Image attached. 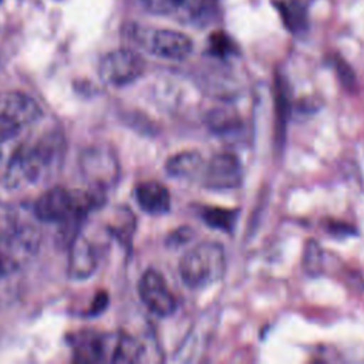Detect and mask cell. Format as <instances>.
Here are the masks:
<instances>
[{"mask_svg": "<svg viewBox=\"0 0 364 364\" xmlns=\"http://www.w3.org/2000/svg\"><path fill=\"white\" fill-rule=\"evenodd\" d=\"M64 151V139L57 131L47 132L36 141L20 145L6 169V185L20 188L36 183L57 168Z\"/></svg>", "mask_w": 364, "mask_h": 364, "instance_id": "6da1fadb", "label": "cell"}, {"mask_svg": "<svg viewBox=\"0 0 364 364\" xmlns=\"http://www.w3.org/2000/svg\"><path fill=\"white\" fill-rule=\"evenodd\" d=\"M102 192H85L54 186L46 191L34 203V213L43 222L68 223L84 218L102 203Z\"/></svg>", "mask_w": 364, "mask_h": 364, "instance_id": "7a4b0ae2", "label": "cell"}, {"mask_svg": "<svg viewBox=\"0 0 364 364\" xmlns=\"http://www.w3.org/2000/svg\"><path fill=\"white\" fill-rule=\"evenodd\" d=\"M226 269L223 246L202 242L186 252L179 262L182 282L191 289H202L218 282Z\"/></svg>", "mask_w": 364, "mask_h": 364, "instance_id": "3957f363", "label": "cell"}, {"mask_svg": "<svg viewBox=\"0 0 364 364\" xmlns=\"http://www.w3.org/2000/svg\"><path fill=\"white\" fill-rule=\"evenodd\" d=\"M40 117L41 108L30 95L20 91L0 92V142L14 138Z\"/></svg>", "mask_w": 364, "mask_h": 364, "instance_id": "277c9868", "label": "cell"}, {"mask_svg": "<svg viewBox=\"0 0 364 364\" xmlns=\"http://www.w3.org/2000/svg\"><path fill=\"white\" fill-rule=\"evenodd\" d=\"M145 70L144 58L128 48L114 50L105 54L100 63V77L104 82L122 87L134 82Z\"/></svg>", "mask_w": 364, "mask_h": 364, "instance_id": "5b68a950", "label": "cell"}, {"mask_svg": "<svg viewBox=\"0 0 364 364\" xmlns=\"http://www.w3.org/2000/svg\"><path fill=\"white\" fill-rule=\"evenodd\" d=\"M80 166L85 179L98 191L111 186L118 176V164L109 148L90 146L80 159Z\"/></svg>", "mask_w": 364, "mask_h": 364, "instance_id": "8992f818", "label": "cell"}, {"mask_svg": "<svg viewBox=\"0 0 364 364\" xmlns=\"http://www.w3.org/2000/svg\"><path fill=\"white\" fill-rule=\"evenodd\" d=\"M138 293L149 311L159 317L171 316L176 309L175 297L158 270L148 269L142 274L138 284Z\"/></svg>", "mask_w": 364, "mask_h": 364, "instance_id": "52a82bcc", "label": "cell"}, {"mask_svg": "<svg viewBox=\"0 0 364 364\" xmlns=\"http://www.w3.org/2000/svg\"><path fill=\"white\" fill-rule=\"evenodd\" d=\"M243 168L236 155L230 152L216 154L208 164L203 173L206 188L222 191L233 189L242 183Z\"/></svg>", "mask_w": 364, "mask_h": 364, "instance_id": "ba28073f", "label": "cell"}, {"mask_svg": "<svg viewBox=\"0 0 364 364\" xmlns=\"http://www.w3.org/2000/svg\"><path fill=\"white\" fill-rule=\"evenodd\" d=\"M145 47L155 55L166 60H185L193 48L191 37L176 30H155L144 40Z\"/></svg>", "mask_w": 364, "mask_h": 364, "instance_id": "9c48e42d", "label": "cell"}, {"mask_svg": "<svg viewBox=\"0 0 364 364\" xmlns=\"http://www.w3.org/2000/svg\"><path fill=\"white\" fill-rule=\"evenodd\" d=\"M98 264L95 246L82 235L73 237L68 253V276L74 280H84L94 274Z\"/></svg>", "mask_w": 364, "mask_h": 364, "instance_id": "30bf717a", "label": "cell"}, {"mask_svg": "<svg viewBox=\"0 0 364 364\" xmlns=\"http://www.w3.org/2000/svg\"><path fill=\"white\" fill-rule=\"evenodd\" d=\"M135 199L139 208L149 215H164L171 208L168 189L155 181L139 183L135 188Z\"/></svg>", "mask_w": 364, "mask_h": 364, "instance_id": "8fae6325", "label": "cell"}, {"mask_svg": "<svg viewBox=\"0 0 364 364\" xmlns=\"http://www.w3.org/2000/svg\"><path fill=\"white\" fill-rule=\"evenodd\" d=\"M75 361L81 363H98L104 360L107 350V340L102 334L92 331L80 333L73 338Z\"/></svg>", "mask_w": 364, "mask_h": 364, "instance_id": "7c38bea8", "label": "cell"}, {"mask_svg": "<svg viewBox=\"0 0 364 364\" xmlns=\"http://www.w3.org/2000/svg\"><path fill=\"white\" fill-rule=\"evenodd\" d=\"M200 166L202 156L196 151H182L175 154L165 164L166 172L175 178L193 176L200 169Z\"/></svg>", "mask_w": 364, "mask_h": 364, "instance_id": "4fadbf2b", "label": "cell"}, {"mask_svg": "<svg viewBox=\"0 0 364 364\" xmlns=\"http://www.w3.org/2000/svg\"><path fill=\"white\" fill-rule=\"evenodd\" d=\"M142 354V344L135 337L121 333L115 340L109 360L112 363H136L141 360Z\"/></svg>", "mask_w": 364, "mask_h": 364, "instance_id": "5bb4252c", "label": "cell"}, {"mask_svg": "<svg viewBox=\"0 0 364 364\" xmlns=\"http://www.w3.org/2000/svg\"><path fill=\"white\" fill-rule=\"evenodd\" d=\"M277 10L282 16V20L289 31L301 33L307 27V14L303 4L297 0L279 1Z\"/></svg>", "mask_w": 364, "mask_h": 364, "instance_id": "9a60e30c", "label": "cell"}, {"mask_svg": "<svg viewBox=\"0 0 364 364\" xmlns=\"http://www.w3.org/2000/svg\"><path fill=\"white\" fill-rule=\"evenodd\" d=\"M206 124L215 134L230 135L240 129L242 122L239 117L228 108H215L208 112Z\"/></svg>", "mask_w": 364, "mask_h": 364, "instance_id": "2e32d148", "label": "cell"}, {"mask_svg": "<svg viewBox=\"0 0 364 364\" xmlns=\"http://www.w3.org/2000/svg\"><path fill=\"white\" fill-rule=\"evenodd\" d=\"M200 218L212 229H219L230 233L233 232L237 220V210L216 206H205L200 209Z\"/></svg>", "mask_w": 364, "mask_h": 364, "instance_id": "e0dca14e", "label": "cell"}, {"mask_svg": "<svg viewBox=\"0 0 364 364\" xmlns=\"http://www.w3.org/2000/svg\"><path fill=\"white\" fill-rule=\"evenodd\" d=\"M208 44H209V53L220 58L233 55L237 51L235 41L223 31H216L210 34Z\"/></svg>", "mask_w": 364, "mask_h": 364, "instance_id": "ac0fdd59", "label": "cell"}, {"mask_svg": "<svg viewBox=\"0 0 364 364\" xmlns=\"http://www.w3.org/2000/svg\"><path fill=\"white\" fill-rule=\"evenodd\" d=\"M303 266L310 274H318L323 269V250L314 240H310L306 246Z\"/></svg>", "mask_w": 364, "mask_h": 364, "instance_id": "d6986e66", "label": "cell"}, {"mask_svg": "<svg viewBox=\"0 0 364 364\" xmlns=\"http://www.w3.org/2000/svg\"><path fill=\"white\" fill-rule=\"evenodd\" d=\"M334 65L337 68L338 78L344 84V87L353 88L355 85V75H354L351 67L346 61H343L341 58H336L334 60Z\"/></svg>", "mask_w": 364, "mask_h": 364, "instance_id": "ffe728a7", "label": "cell"}, {"mask_svg": "<svg viewBox=\"0 0 364 364\" xmlns=\"http://www.w3.org/2000/svg\"><path fill=\"white\" fill-rule=\"evenodd\" d=\"M327 230L333 235V236H337V237H344V236H350V235H354L355 233V229L344 222H336V220H331L327 223Z\"/></svg>", "mask_w": 364, "mask_h": 364, "instance_id": "44dd1931", "label": "cell"}, {"mask_svg": "<svg viewBox=\"0 0 364 364\" xmlns=\"http://www.w3.org/2000/svg\"><path fill=\"white\" fill-rule=\"evenodd\" d=\"M107 304H108V294H107V291L101 290V291H98L95 294V297H94V300H92L87 314L88 316H98L100 313H102L105 310Z\"/></svg>", "mask_w": 364, "mask_h": 364, "instance_id": "7402d4cb", "label": "cell"}, {"mask_svg": "<svg viewBox=\"0 0 364 364\" xmlns=\"http://www.w3.org/2000/svg\"><path fill=\"white\" fill-rule=\"evenodd\" d=\"M192 236V232L189 228H179L178 230L172 232L169 236H168V245H172V246H179L185 242H188Z\"/></svg>", "mask_w": 364, "mask_h": 364, "instance_id": "603a6c76", "label": "cell"}]
</instances>
